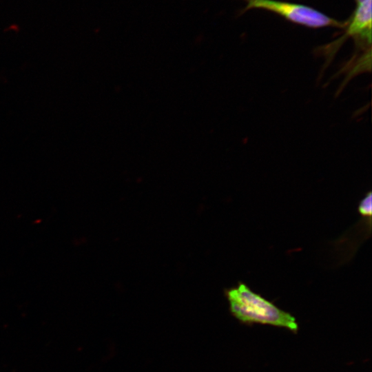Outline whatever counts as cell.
Segmentation results:
<instances>
[{"instance_id": "5b68a950", "label": "cell", "mask_w": 372, "mask_h": 372, "mask_svg": "<svg viewBox=\"0 0 372 372\" xmlns=\"http://www.w3.org/2000/svg\"><path fill=\"white\" fill-rule=\"evenodd\" d=\"M364 1H365V0H355L356 3Z\"/></svg>"}, {"instance_id": "277c9868", "label": "cell", "mask_w": 372, "mask_h": 372, "mask_svg": "<svg viewBox=\"0 0 372 372\" xmlns=\"http://www.w3.org/2000/svg\"><path fill=\"white\" fill-rule=\"evenodd\" d=\"M372 194L371 192H367L360 200L358 209L362 216H371L372 214Z\"/></svg>"}, {"instance_id": "6da1fadb", "label": "cell", "mask_w": 372, "mask_h": 372, "mask_svg": "<svg viewBox=\"0 0 372 372\" xmlns=\"http://www.w3.org/2000/svg\"><path fill=\"white\" fill-rule=\"evenodd\" d=\"M225 296L231 313L241 323L267 324L298 332V324L293 315L255 293L246 284L239 282L236 287L227 289Z\"/></svg>"}, {"instance_id": "7a4b0ae2", "label": "cell", "mask_w": 372, "mask_h": 372, "mask_svg": "<svg viewBox=\"0 0 372 372\" xmlns=\"http://www.w3.org/2000/svg\"><path fill=\"white\" fill-rule=\"evenodd\" d=\"M245 10L262 9L274 12L292 23L309 28L343 27L344 24L313 8L279 0H245Z\"/></svg>"}, {"instance_id": "3957f363", "label": "cell", "mask_w": 372, "mask_h": 372, "mask_svg": "<svg viewBox=\"0 0 372 372\" xmlns=\"http://www.w3.org/2000/svg\"><path fill=\"white\" fill-rule=\"evenodd\" d=\"M371 0L356 3L346 30L345 36L371 44Z\"/></svg>"}]
</instances>
